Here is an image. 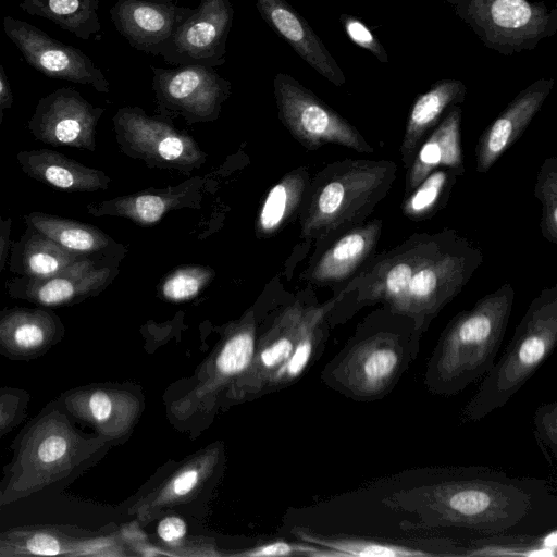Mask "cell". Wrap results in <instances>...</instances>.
I'll list each match as a JSON object with an SVG mask.
<instances>
[{
  "instance_id": "6da1fadb",
  "label": "cell",
  "mask_w": 557,
  "mask_h": 557,
  "mask_svg": "<svg viewBox=\"0 0 557 557\" xmlns=\"http://www.w3.org/2000/svg\"><path fill=\"white\" fill-rule=\"evenodd\" d=\"M342 533L469 540L554 528L548 481L487 467H423L370 480L344 496Z\"/></svg>"
},
{
  "instance_id": "7a4b0ae2",
  "label": "cell",
  "mask_w": 557,
  "mask_h": 557,
  "mask_svg": "<svg viewBox=\"0 0 557 557\" xmlns=\"http://www.w3.org/2000/svg\"><path fill=\"white\" fill-rule=\"evenodd\" d=\"M482 262L480 247L456 230L413 233L376 252L361 272L334 292L325 302L326 320L343 323L363 308L380 305L411 318L422 337Z\"/></svg>"
},
{
  "instance_id": "3957f363",
  "label": "cell",
  "mask_w": 557,
  "mask_h": 557,
  "mask_svg": "<svg viewBox=\"0 0 557 557\" xmlns=\"http://www.w3.org/2000/svg\"><path fill=\"white\" fill-rule=\"evenodd\" d=\"M88 438L55 398L18 432L11 444L12 458L3 467L1 505H10L74 481L96 453Z\"/></svg>"
},
{
  "instance_id": "277c9868",
  "label": "cell",
  "mask_w": 557,
  "mask_h": 557,
  "mask_svg": "<svg viewBox=\"0 0 557 557\" xmlns=\"http://www.w3.org/2000/svg\"><path fill=\"white\" fill-rule=\"evenodd\" d=\"M420 341L411 318L380 306L357 324L326 375L354 401L381 400L418 358Z\"/></svg>"
},
{
  "instance_id": "5b68a950",
  "label": "cell",
  "mask_w": 557,
  "mask_h": 557,
  "mask_svg": "<svg viewBox=\"0 0 557 557\" xmlns=\"http://www.w3.org/2000/svg\"><path fill=\"white\" fill-rule=\"evenodd\" d=\"M515 301L510 283L454 315L426 362L423 384L438 396H454L483 377L495 362Z\"/></svg>"
},
{
  "instance_id": "8992f818",
  "label": "cell",
  "mask_w": 557,
  "mask_h": 557,
  "mask_svg": "<svg viewBox=\"0 0 557 557\" xmlns=\"http://www.w3.org/2000/svg\"><path fill=\"white\" fill-rule=\"evenodd\" d=\"M391 160L345 159L315 177L301 218V236L324 248L364 221L386 197L396 178Z\"/></svg>"
},
{
  "instance_id": "52a82bcc",
  "label": "cell",
  "mask_w": 557,
  "mask_h": 557,
  "mask_svg": "<svg viewBox=\"0 0 557 557\" xmlns=\"http://www.w3.org/2000/svg\"><path fill=\"white\" fill-rule=\"evenodd\" d=\"M557 344V285L542 289L516 326L503 356L462 407L461 422H476L505 406Z\"/></svg>"
},
{
  "instance_id": "ba28073f",
  "label": "cell",
  "mask_w": 557,
  "mask_h": 557,
  "mask_svg": "<svg viewBox=\"0 0 557 557\" xmlns=\"http://www.w3.org/2000/svg\"><path fill=\"white\" fill-rule=\"evenodd\" d=\"M483 45L511 55L557 32V9L530 0H445Z\"/></svg>"
},
{
  "instance_id": "9c48e42d",
  "label": "cell",
  "mask_w": 557,
  "mask_h": 557,
  "mask_svg": "<svg viewBox=\"0 0 557 557\" xmlns=\"http://www.w3.org/2000/svg\"><path fill=\"white\" fill-rule=\"evenodd\" d=\"M273 88L282 123L306 148L315 150L331 144L360 153L374 151L357 127L295 77L277 73Z\"/></svg>"
},
{
  "instance_id": "30bf717a",
  "label": "cell",
  "mask_w": 557,
  "mask_h": 557,
  "mask_svg": "<svg viewBox=\"0 0 557 557\" xmlns=\"http://www.w3.org/2000/svg\"><path fill=\"white\" fill-rule=\"evenodd\" d=\"M2 25L5 35L37 71L52 78L90 85L100 92L109 91L110 84L104 74L79 49L13 16H5Z\"/></svg>"
},
{
  "instance_id": "8fae6325",
  "label": "cell",
  "mask_w": 557,
  "mask_h": 557,
  "mask_svg": "<svg viewBox=\"0 0 557 557\" xmlns=\"http://www.w3.org/2000/svg\"><path fill=\"white\" fill-rule=\"evenodd\" d=\"M102 108L94 107L73 88H59L39 99L27 122L32 135L52 147L96 150V128Z\"/></svg>"
},
{
  "instance_id": "7c38bea8",
  "label": "cell",
  "mask_w": 557,
  "mask_h": 557,
  "mask_svg": "<svg viewBox=\"0 0 557 557\" xmlns=\"http://www.w3.org/2000/svg\"><path fill=\"white\" fill-rule=\"evenodd\" d=\"M158 102L190 120H212L230 96L232 84L214 67L187 64L173 69L151 66Z\"/></svg>"
},
{
  "instance_id": "4fadbf2b",
  "label": "cell",
  "mask_w": 557,
  "mask_h": 557,
  "mask_svg": "<svg viewBox=\"0 0 557 557\" xmlns=\"http://www.w3.org/2000/svg\"><path fill=\"white\" fill-rule=\"evenodd\" d=\"M116 271L100 257H85L64 270L44 278L13 276L5 282L12 299L39 307L55 308L82 302L100 293Z\"/></svg>"
},
{
  "instance_id": "5bb4252c",
  "label": "cell",
  "mask_w": 557,
  "mask_h": 557,
  "mask_svg": "<svg viewBox=\"0 0 557 557\" xmlns=\"http://www.w3.org/2000/svg\"><path fill=\"white\" fill-rule=\"evenodd\" d=\"M234 9L230 0H200L195 12L176 30L161 55L171 65L215 67L225 62L226 41Z\"/></svg>"
},
{
  "instance_id": "9a60e30c",
  "label": "cell",
  "mask_w": 557,
  "mask_h": 557,
  "mask_svg": "<svg viewBox=\"0 0 557 557\" xmlns=\"http://www.w3.org/2000/svg\"><path fill=\"white\" fill-rule=\"evenodd\" d=\"M113 125L122 148L148 160L189 166L202 159L201 150L190 136L148 116L139 108L119 109Z\"/></svg>"
},
{
  "instance_id": "2e32d148",
  "label": "cell",
  "mask_w": 557,
  "mask_h": 557,
  "mask_svg": "<svg viewBox=\"0 0 557 557\" xmlns=\"http://www.w3.org/2000/svg\"><path fill=\"white\" fill-rule=\"evenodd\" d=\"M195 9L151 0H117L110 9L116 30L131 47L162 55L181 24Z\"/></svg>"
},
{
  "instance_id": "e0dca14e",
  "label": "cell",
  "mask_w": 557,
  "mask_h": 557,
  "mask_svg": "<svg viewBox=\"0 0 557 557\" xmlns=\"http://www.w3.org/2000/svg\"><path fill=\"white\" fill-rule=\"evenodd\" d=\"M383 225V221L376 218L335 237L322 249L307 278L315 285L332 286L338 290L376 255Z\"/></svg>"
},
{
  "instance_id": "ac0fdd59",
  "label": "cell",
  "mask_w": 557,
  "mask_h": 557,
  "mask_svg": "<svg viewBox=\"0 0 557 557\" xmlns=\"http://www.w3.org/2000/svg\"><path fill=\"white\" fill-rule=\"evenodd\" d=\"M65 335L61 318L45 307H12L0 311V356L14 361L46 355Z\"/></svg>"
},
{
  "instance_id": "d6986e66",
  "label": "cell",
  "mask_w": 557,
  "mask_h": 557,
  "mask_svg": "<svg viewBox=\"0 0 557 557\" xmlns=\"http://www.w3.org/2000/svg\"><path fill=\"white\" fill-rule=\"evenodd\" d=\"M554 78H539L522 89L488 124L475 146V170L486 173L521 137L554 87Z\"/></svg>"
},
{
  "instance_id": "ffe728a7",
  "label": "cell",
  "mask_w": 557,
  "mask_h": 557,
  "mask_svg": "<svg viewBox=\"0 0 557 557\" xmlns=\"http://www.w3.org/2000/svg\"><path fill=\"white\" fill-rule=\"evenodd\" d=\"M262 20L315 72L339 87L346 77L308 22L286 0H255Z\"/></svg>"
},
{
  "instance_id": "44dd1931",
  "label": "cell",
  "mask_w": 557,
  "mask_h": 557,
  "mask_svg": "<svg viewBox=\"0 0 557 557\" xmlns=\"http://www.w3.org/2000/svg\"><path fill=\"white\" fill-rule=\"evenodd\" d=\"M329 549L327 556L352 557H456L463 543L446 537H385L339 533L332 537H309Z\"/></svg>"
},
{
  "instance_id": "7402d4cb",
  "label": "cell",
  "mask_w": 557,
  "mask_h": 557,
  "mask_svg": "<svg viewBox=\"0 0 557 557\" xmlns=\"http://www.w3.org/2000/svg\"><path fill=\"white\" fill-rule=\"evenodd\" d=\"M16 161L30 178L66 193H90L106 189L110 177L51 149L22 150Z\"/></svg>"
},
{
  "instance_id": "603a6c76",
  "label": "cell",
  "mask_w": 557,
  "mask_h": 557,
  "mask_svg": "<svg viewBox=\"0 0 557 557\" xmlns=\"http://www.w3.org/2000/svg\"><path fill=\"white\" fill-rule=\"evenodd\" d=\"M467 87L457 78H442L418 95L407 116L399 154L405 169L424 139L438 125L450 107L465 101Z\"/></svg>"
},
{
  "instance_id": "cb8c5ba5",
  "label": "cell",
  "mask_w": 557,
  "mask_h": 557,
  "mask_svg": "<svg viewBox=\"0 0 557 557\" xmlns=\"http://www.w3.org/2000/svg\"><path fill=\"white\" fill-rule=\"evenodd\" d=\"M461 117L460 104L450 107L438 125L418 148L412 162L406 169L404 196L438 168H465Z\"/></svg>"
},
{
  "instance_id": "d4e9b609",
  "label": "cell",
  "mask_w": 557,
  "mask_h": 557,
  "mask_svg": "<svg viewBox=\"0 0 557 557\" xmlns=\"http://www.w3.org/2000/svg\"><path fill=\"white\" fill-rule=\"evenodd\" d=\"M82 258L85 257L64 249L36 228L26 226L23 234L11 243L9 270L17 276L44 278Z\"/></svg>"
},
{
  "instance_id": "484cf974",
  "label": "cell",
  "mask_w": 557,
  "mask_h": 557,
  "mask_svg": "<svg viewBox=\"0 0 557 557\" xmlns=\"http://www.w3.org/2000/svg\"><path fill=\"white\" fill-rule=\"evenodd\" d=\"M24 224L82 257L103 258L112 249V239L106 233L94 225L73 219L34 211L24 215Z\"/></svg>"
},
{
  "instance_id": "4316f807",
  "label": "cell",
  "mask_w": 557,
  "mask_h": 557,
  "mask_svg": "<svg viewBox=\"0 0 557 557\" xmlns=\"http://www.w3.org/2000/svg\"><path fill=\"white\" fill-rule=\"evenodd\" d=\"M77 537L54 525L14 528L0 533V557H74Z\"/></svg>"
},
{
  "instance_id": "83f0119b",
  "label": "cell",
  "mask_w": 557,
  "mask_h": 557,
  "mask_svg": "<svg viewBox=\"0 0 557 557\" xmlns=\"http://www.w3.org/2000/svg\"><path fill=\"white\" fill-rule=\"evenodd\" d=\"M20 7L30 15L47 18L84 40L101 29L99 0H22Z\"/></svg>"
},
{
  "instance_id": "f1b7e54d",
  "label": "cell",
  "mask_w": 557,
  "mask_h": 557,
  "mask_svg": "<svg viewBox=\"0 0 557 557\" xmlns=\"http://www.w3.org/2000/svg\"><path fill=\"white\" fill-rule=\"evenodd\" d=\"M309 184L305 168L287 173L268 193L256 221L262 236L276 233L299 208Z\"/></svg>"
},
{
  "instance_id": "f546056e",
  "label": "cell",
  "mask_w": 557,
  "mask_h": 557,
  "mask_svg": "<svg viewBox=\"0 0 557 557\" xmlns=\"http://www.w3.org/2000/svg\"><path fill=\"white\" fill-rule=\"evenodd\" d=\"M465 168H438L429 173L410 193L404 196L400 210L405 218L413 222L432 219L443 210Z\"/></svg>"
},
{
  "instance_id": "4dcf8cb0",
  "label": "cell",
  "mask_w": 557,
  "mask_h": 557,
  "mask_svg": "<svg viewBox=\"0 0 557 557\" xmlns=\"http://www.w3.org/2000/svg\"><path fill=\"white\" fill-rule=\"evenodd\" d=\"M556 528L541 534L509 533L469 540L463 543L462 556H528L555 557Z\"/></svg>"
},
{
  "instance_id": "1f68e13d",
  "label": "cell",
  "mask_w": 557,
  "mask_h": 557,
  "mask_svg": "<svg viewBox=\"0 0 557 557\" xmlns=\"http://www.w3.org/2000/svg\"><path fill=\"white\" fill-rule=\"evenodd\" d=\"M170 208L168 198L157 194H137L101 202H91L87 212L94 216L117 215L150 225L161 220Z\"/></svg>"
},
{
  "instance_id": "d6a6232c",
  "label": "cell",
  "mask_w": 557,
  "mask_h": 557,
  "mask_svg": "<svg viewBox=\"0 0 557 557\" xmlns=\"http://www.w3.org/2000/svg\"><path fill=\"white\" fill-rule=\"evenodd\" d=\"M534 196L541 203L540 228L542 236L557 244V158H546L536 175Z\"/></svg>"
},
{
  "instance_id": "836d02e7",
  "label": "cell",
  "mask_w": 557,
  "mask_h": 557,
  "mask_svg": "<svg viewBox=\"0 0 557 557\" xmlns=\"http://www.w3.org/2000/svg\"><path fill=\"white\" fill-rule=\"evenodd\" d=\"M205 267L189 265L171 272L163 281L161 292L171 301L188 300L200 293L213 276Z\"/></svg>"
},
{
  "instance_id": "e575fe53",
  "label": "cell",
  "mask_w": 557,
  "mask_h": 557,
  "mask_svg": "<svg viewBox=\"0 0 557 557\" xmlns=\"http://www.w3.org/2000/svg\"><path fill=\"white\" fill-rule=\"evenodd\" d=\"M535 441L552 468L557 460V401L553 400L536 408L533 414Z\"/></svg>"
},
{
  "instance_id": "d590c367",
  "label": "cell",
  "mask_w": 557,
  "mask_h": 557,
  "mask_svg": "<svg viewBox=\"0 0 557 557\" xmlns=\"http://www.w3.org/2000/svg\"><path fill=\"white\" fill-rule=\"evenodd\" d=\"M30 395L16 387H0V438L17 428L27 416Z\"/></svg>"
},
{
  "instance_id": "8d00e7d4",
  "label": "cell",
  "mask_w": 557,
  "mask_h": 557,
  "mask_svg": "<svg viewBox=\"0 0 557 557\" xmlns=\"http://www.w3.org/2000/svg\"><path fill=\"white\" fill-rule=\"evenodd\" d=\"M253 352V338L247 333L233 336L223 347L218 367L224 373H235L244 370L249 364Z\"/></svg>"
},
{
  "instance_id": "74e56055",
  "label": "cell",
  "mask_w": 557,
  "mask_h": 557,
  "mask_svg": "<svg viewBox=\"0 0 557 557\" xmlns=\"http://www.w3.org/2000/svg\"><path fill=\"white\" fill-rule=\"evenodd\" d=\"M339 21L351 41L371 52L380 62H388L385 48L362 21L350 14H341Z\"/></svg>"
},
{
  "instance_id": "f35d334b",
  "label": "cell",
  "mask_w": 557,
  "mask_h": 557,
  "mask_svg": "<svg viewBox=\"0 0 557 557\" xmlns=\"http://www.w3.org/2000/svg\"><path fill=\"white\" fill-rule=\"evenodd\" d=\"M293 349V343L289 338L283 337L262 351L261 359L267 367H273L286 359Z\"/></svg>"
},
{
  "instance_id": "ab89813d",
  "label": "cell",
  "mask_w": 557,
  "mask_h": 557,
  "mask_svg": "<svg viewBox=\"0 0 557 557\" xmlns=\"http://www.w3.org/2000/svg\"><path fill=\"white\" fill-rule=\"evenodd\" d=\"M158 533L164 541L173 542L185 535L186 525L180 518L168 517L159 523Z\"/></svg>"
},
{
  "instance_id": "60d3db41",
  "label": "cell",
  "mask_w": 557,
  "mask_h": 557,
  "mask_svg": "<svg viewBox=\"0 0 557 557\" xmlns=\"http://www.w3.org/2000/svg\"><path fill=\"white\" fill-rule=\"evenodd\" d=\"M12 219L0 214V275L5 265L11 247Z\"/></svg>"
},
{
  "instance_id": "b9f144b4",
  "label": "cell",
  "mask_w": 557,
  "mask_h": 557,
  "mask_svg": "<svg viewBox=\"0 0 557 557\" xmlns=\"http://www.w3.org/2000/svg\"><path fill=\"white\" fill-rule=\"evenodd\" d=\"M13 104V94L9 79L0 64V126L2 125L4 112Z\"/></svg>"
},
{
  "instance_id": "7bdbcfd3",
  "label": "cell",
  "mask_w": 557,
  "mask_h": 557,
  "mask_svg": "<svg viewBox=\"0 0 557 557\" xmlns=\"http://www.w3.org/2000/svg\"><path fill=\"white\" fill-rule=\"evenodd\" d=\"M198 473L195 470H188L181 473L173 483V490L177 495H185L196 485Z\"/></svg>"
},
{
  "instance_id": "ee69618b",
  "label": "cell",
  "mask_w": 557,
  "mask_h": 557,
  "mask_svg": "<svg viewBox=\"0 0 557 557\" xmlns=\"http://www.w3.org/2000/svg\"><path fill=\"white\" fill-rule=\"evenodd\" d=\"M290 552V547L285 543H275L260 548L253 555H285Z\"/></svg>"
},
{
  "instance_id": "f6af8a7d",
  "label": "cell",
  "mask_w": 557,
  "mask_h": 557,
  "mask_svg": "<svg viewBox=\"0 0 557 557\" xmlns=\"http://www.w3.org/2000/svg\"><path fill=\"white\" fill-rule=\"evenodd\" d=\"M151 1H156V2H163V3H170V2H172L171 0H151Z\"/></svg>"
},
{
  "instance_id": "bcb514c9",
  "label": "cell",
  "mask_w": 557,
  "mask_h": 557,
  "mask_svg": "<svg viewBox=\"0 0 557 557\" xmlns=\"http://www.w3.org/2000/svg\"><path fill=\"white\" fill-rule=\"evenodd\" d=\"M1 498H2V487H1V485H0V507L2 506V505H1Z\"/></svg>"
}]
</instances>
